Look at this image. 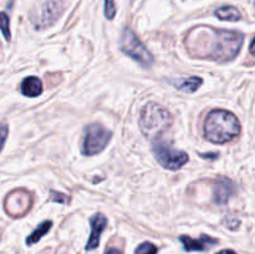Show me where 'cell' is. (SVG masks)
Masks as SVG:
<instances>
[{
  "label": "cell",
  "mask_w": 255,
  "mask_h": 254,
  "mask_svg": "<svg viewBox=\"0 0 255 254\" xmlns=\"http://www.w3.org/2000/svg\"><path fill=\"white\" fill-rule=\"evenodd\" d=\"M197 36H189L194 42H187L194 55L203 59L226 62L238 55L243 44V35L231 30H207V36L197 32Z\"/></svg>",
  "instance_id": "1"
},
{
  "label": "cell",
  "mask_w": 255,
  "mask_h": 254,
  "mask_svg": "<svg viewBox=\"0 0 255 254\" xmlns=\"http://www.w3.org/2000/svg\"><path fill=\"white\" fill-rule=\"evenodd\" d=\"M239 120L227 110H213L204 121V137L212 143H226L239 136Z\"/></svg>",
  "instance_id": "2"
},
{
  "label": "cell",
  "mask_w": 255,
  "mask_h": 254,
  "mask_svg": "<svg viewBox=\"0 0 255 254\" xmlns=\"http://www.w3.org/2000/svg\"><path fill=\"white\" fill-rule=\"evenodd\" d=\"M172 122L173 119L168 110L156 102H148L139 114V128L148 138H158L159 134L172 126Z\"/></svg>",
  "instance_id": "3"
},
{
  "label": "cell",
  "mask_w": 255,
  "mask_h": 254,
  "mask_svg": "<svg viewBox=\"0 0 255 254\" xmlns=\"http://www.w3.org/2000/svg\"><path fill=\"white\" fill-rule=\"evenodd\" d=\"M120 47H121L124 54L141 64L142 66L149 67L153 64L152 54L129 27H126L122 31L121 39H120Z\"/></svg>",
  "instance_id": "4"
},
{
  "label": "cell",
  "mask_w": 255,
  "mask_h": 254,
  "mask_svg": "<svg viewBox=\"0 0 255 254\" xmlns=\"http://www.w3.org/2000/svg\"><path fill=\"white\" fill-rule=\"evenodd\" d=\"M152 152L162 167L172 171L183 167L189 159L186 152L173 148L171 144L158 138H154L152 142Z\"/></svg>",
  "instance_id": "5"
},
{
  "label": "cell",
  "mask_w": 255,
  "mask_h": 254,
  "mask_svg": "<svg viewBox=\"0 0 255 254\" xmlns=\"http://www.w3.org/2000/svg\"><path fill=\"white\" fill-rule=\"evenodd\" d=\"M112 133L100 124H91L85 132L82 153L85 156H94L100 153L111 139Z\"/></svg>",
  "instance_id": "6"
},
{
  "label": "cell",
  "mask_w": 255,
  "mask_h": 254,
  "mask_svg": "<svg viewBox=\"0 0 255 254\" xmlns=\"http://www.w3.org/2000/svg\"><path fill=\"white\" fill-rule=\"evenodd\" d=\"M5 211L9 216L22 217L31 207V196L24 189H16L7 194L4 202Z\"/></svg>",
  "instance_id": "7"
},
{
  "label": "cell",
  "mask_w": 255,
  "mask_h": 254,
  "mask_svg": "<svg viewBox=\"0 0 255 254\" xmlns=\"http://www.w3.org/2000/svg\"><path fill=\"white\" fill-rule=\"evenodd\" d=\"M62 11H64V0H46L40 10L35 25L36 27L50 26L59 19Z\"/></svg>",
  "instance_id": "8"
},
{
  "label": "cell",
  "mask_w": 255,
  "mask_h": 254,
  "mask_svg": "<svg viewBox=\"0 0 255 254\" xmlns=\"http://www.w3.org/2000/svg\"><path fill=\"white\" fill-rule=\"evenodd\" d=\"M91 234L86 243V251H94L99 247L100 237L107 226V218L102 213H96L90 218Z\"/></svg>",
  "instance_id": "9"
},
{
  "label": "cell",
  "mask_w": 255,
  "mask_h": 254,
  "mask_svg": "<svg viewBox=\"0 0 255 254\" xmlns=\"http://www.w3.org/2000/svg\"><path fill=\"white\" fill-rule=\"evenodd\" d=\"M179 241L183 244L184 251L187 252H204L218 243V239L209 236H202L199 239H193L189 236H181Z\"/></svg>",
  "instance_id": "10"
},
{
  "label": "cell",
  "mask_w": 255,
  "mask_h": 254,
  "mask_svg": "<svg viewBox=\"0 0 255 254\" xmlns=\"http://www.w3.org/2000/svg\"><path fill=\"white\" fill-rule=\"evenodd\" d=\"M233 183H232L231 179L228 178H219L217 179L216 183L213 187V197L214 202L219 206H223L227 202L229 201V198L233 194Z\"/></svg>",
  "instance_id": "11"
},
{
  "label": "cell",
  "mask_w": 255,
  "mask_h": 254,
  "mask_svg": "<svg viewBox=\"0 0 255 254\" xmlns=\"http://www.w3.org/2000/svg\"><path fill=\"white\" fill-rule=\"evenodd\" d=\"M22 95L27 97H37L42 92V84L37 77L29 76L21 82Z\"/></svg>",
  "instance_id": "12"
},
{
  "label": "cell",
  "mask_w": 255,
  "mask_h": 254,
  "mask_svg": "<svg viewBox=\"0 0 255 254\" xmlns=\"http://www.w3.org/2000/svg\"><path fill=\"white\" fill-rule=\"evenodd\" d=\"M172 84H173L174 86H176V89H178L179 91L192 94V92L197 91V90L201 87V85L203 84V80L198 76H191L187 77V79L177 80V81H173Z\"/></svg>",
  "instance_id": "13"
},
{
  "label": "cell",
  "mask_w": 255,
  "mask_h": 254,
  "mask_svg": "<svg viewBox=\"0 0 255 254\" xmlns=\"http://www.w3.org/2000/svg\"><path fill=\"white\" fill-rule=\"evenodd\" d=\"M51 227H52L51 221H45V222H42L41 224H39V226L34 229V232H32V233L26 238L27 246H32V244L37 243V242H39L40 239H41L42 237H44L45 234L50 231V228H51Z\"/></svg>",
  "instance_id": "14"
},
{
  "label": "cell",
  "mask_w": 255,
  "mask_h": 254,
  "mask_svg": "<svg viewBox=\"0 0 255 254\" xmlns=\"http://www.w3.org/2000/svg\"><path fill=\"white\" fill-rule=\"evenodd\" d=\"M216 15L221 20L226 21H238L242 19V14L234 6H222L216 11Z\"/></svg>",
  "instance_id": "15"
},
{
  "label": "cell",
  "mask_w": 255,
  "mask_h": 254,
  "mask_svg": "<svg viewBox=\"0 0 255 254\" xmlns=\"http://www.w3.org/2000/svg\"><path fill=\"white\" fill-rule=\"evenodd\" d=\"M0 30H1L2 35H4L5 40L10 41V27H9V16L5 12H0Z\"/></svg>",
  "instance_id": "16"
},
{
  "label": "cell",
  "mask_w": 255,
  "mask_h": 254,
  "mask_svg": "<svg viewBox=\"0 0 255 254\" xmlns=\"http://www.w3.org/2000/svg\"><path fill=\"white\" fill-rule=\"evenodd\" d=\"M134 254H157V247L151 242H144L137 247Z\"/></svg>",
  "instance_id": "17"
},
{
  "label": "cell",
  "mask_w": 255,
  "mask_h": 254,
  "mask_svg": "<svg viewBox=\"0 0 255 254\" xmlns=\"http://www.w3.org/2000/svg\"><path fill=\"white\" fill-rule=\"evenodd\" d=\"M116 15V5H115V0H105V16L107 19H114Z\"/></svg>",
  "instance_id": "18"
},
{
  "label": "cell",
  "mask_w": 255,
  "mask_h": 254,
  "mask_svg": "<svg viewBox=\"0 0 255 254\" xmlns=\"http://www.w3.org/2000/svg\"><path fill=\"white\" fill-rule=\"evenodd\" d=\"M7 126L5 124H0V152H1L2 147H4L5 141H6V137H7Z\"/></svg>",
  "instance_id": "19"
},
{
  "label": "cell",
  "mask_w": 255,
  "mask_h": 254,
  "mask_svg": "<svg viewBox=\"0 0 255 254\" xmlns=\"http://www.w3.org/2000/svg\"><path fill=\"white\" fill-rule=\"evenodd\" d=\"M51 199L55 202H60V203H67L69 202V198H67L65 194L56 193V192L51 191Z\"/></svg>",
  "instance_id": "20"
},
{
  "label": "cell",
  "mask_w": 255,
  "mask_h": 254,
  "mask_svg": "<svg viewBox=\"0 0 255 254\" xmlns=\"http://www.w3.org/2000/svg\"><path fill=\"white\" fill-rule=\"evenodd\" d=\"M105 254H122V252L119 251V249H116V248H110L105 252Z\"/></svg>",
  "instance_id": "21"
},
{
  "label": "cell",
  "mask_w": 255,
  "mask_h": 254,
  "mask_svg": "<svg viewBox=\"0 0 255 254\" xmlns=\"http://www.w3.org/2000/svg\"><path fill=\"white\" fill-rule=\"evenodd\" d=\"M217 254H237V253L234 251H232V249H223V251H221Z\"/></svg>",
  "instance_id": "22"
},
{
  "label": "cell",
  "mask_w": 255,
  "mask_h": 254,
  "mask_svg": "<svg viewBox=\"0 0 255 254\" xmlns=\"http://www.w3.org/2000/svg\"><path fill=\"white\" fill-rule=\"evenodd\" d=\"M251 52H252V55H254L255 56V39L253 40V42H252V45H251Z\"/></svg>",
  "instance_id": "23"
},
{
  "label": "cell",
  "mask_w": 255,
  "mask_h": 254,
  "mask_svg": "<svg viewBox=\"0 0 255 254\" xmlns=\"http://www.w3.org/2000/svg\"><path fill=\"white\" fill-rule=\"evenodd\" d=\"M254 4H255V0H254Z\"/></svg>",
  "instance_id": "24"
}]
</instances>
